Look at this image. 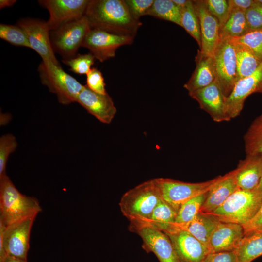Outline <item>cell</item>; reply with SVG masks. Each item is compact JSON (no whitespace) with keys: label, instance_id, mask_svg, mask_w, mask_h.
Masks as SVG:
<instances>
[{"label":"cell","instance_id":"6da1fadb","mask_svg":"<svg viewBox=\"0 0 262 262\" xmlns=\"http://www.w3.org/2000/svg\"><path fill=\"white\" fill-rule=\"evenodd\" d=\"M84 16L91 29L134 37L142 24L131 16L124 0H90Z\"/></svg>","mask_w":262,"mask_h":262},{"label":"cell","instance_id":"7a4b0ae2","mask_svg":"<svg viewBox=\"0 0 262 262\" xmlns=\"http://www.w3.org/2000/svg\"><path fill=\"white\" fill-rule=\"evenodd\" d=\"M162 199L155 178L126 192L122 196L119 205L122 214L130 222V230L147 221Z\"/></svg>","mask_w":262,"mask_h":262},{"label":"cell","instance_id":"3957f363","mask_svg":"<svg viewBox=\"0 0 262 262\" xmlns=\"http://www.w3.org/2000/svg\"><path fill=\"white\" fill-rule=\"evenodd\" d=\"M41 211L38 200L21 193L7 175L0 178V220L5 226L36 217Z\"/></svg>","mask_w":262,"mask_h":262},{"label":"cell","instance_id":"277c9868","mask_svg":"<svg viewBox=\"0 0 262 262\" xmlns=\"http://www.w3.org/2000/svg\"><path fill=\"white\" fill-rule=\"evenodd\" d=\"M262 204V193L238 189L211 213L220 222L242 226L256 214Z\"/></svg>","mask_w":262,"mask_h":262},{"label":"cell","instance_id":"5b68a950","mask_svg":"<svg viewBox=\"0 0 262 262\" xmlns=\"http://www.w3.org/2000/svg\"><path fill=\"white\" fill-rule=\"evenodd\" d=\"M38 71L42 83L56 95L62 104L76 102L78 96L85 86L64 71L61 65L49 61H42Z\"/></svg>","mask_w":262,"mask_h":262},{"label":"cell","instance_id":"8992f818","mask_svg":"<svg viewBox=\"0 0 262 262\" xmlns=\"http://www.w3.org/2000/svg\"><path fill=\"white\" fill-rule=\"evenodd\" d=\"M36 217L5 226L0 220V261L6 256L27 260L31 229Z\"/></svg>","mask_w":262,"mask_h":262},{"label":"cell","instance_id":"52a82bcc","mask_svg":"<svg viewBox=\"0 0 262 262\" xmlns=\"http://www.w3.org/2000/svg\"><path fill=\"white\" fill-rule=\"evenodd\" d=\"M221 176L198 183L185 182L169 178H158L155 179L162 199L177 212L186 201L209 191Z\"/></svg>","mask_w":262,"mask_h":262},{"label":"cell","instance_id":"ba28073f","mask_svg":"<svg viewBox=\"0 0 262 262\" xmlns=\"http://www.w3.org/2000/svg\"><path fill=\"white\" fill-rule=\"evenodd\" d=\"M213 58L216 80L224 96L228 98L239 80L235 45L231 38L220 40Z\"/></svg>","mask_w":262,"mask_h":262},{"label":"cell","instance_id":"9c48e42d","mask_svg":"<svg viewBox=\"0 0 262 262\" xmlns=\"http://www.w3.org/2000/svg\"><path fill=\"white\" fill-rule=\"evenodd\" d=\"M90 29L84 16L50 31V42L54 51L61 55L63 60L74 57Z\"/></svg>","mask_w":262,"mask_h":262},{"label":"cell","instance_id":"30bf717a","mask_svg":"<svg viewBox=\"0 0 262 262\" xmlns=\"http://www.w3.org/2000/svg\"><path fill=\"white\" fill-rule=\"evenodd\" d=\"M134 37L110 33L99 29H90L82 47L88 49L95 59L103 62L115 56L120 46L131 45Z\"/></svg>","mask_w":262,"mask_h":262},{"label":"cell","instance_id":"8fae6325","mask_svg":"<svg viewBox=\"0 0 262 262\" xmlns=\"http://www.w3.org/2000/svg\"><path fill=\"white\" fill-rule=\"evenodd\" d=\"M38 1L40 6L49 12V18L47 22L51 31L83 17L90 0H41Z\"/></svg>","mask_w":262,"mask_h":262},{"label":"cell","instance_id":"7c38bea8","mask_svg":"<svg viewBox=\"0 0 262 262\" xmlns=\"http://www.w3.org/2000/svg\"><path fill=\"white\" fill-rule=\"evenodd\" d=\"M17 25L25 32L31 49L40 56L42 61H49L60 65L51 46L50 30L47 21L35 18H22L17 22Z\"/></svg>","mask_w":262,"mask_h":262},{"label":"cell","instance_id":"4fadbf2b","mask_svg":"<svg viewBox=\"0 0 262 262\" xmlns=\"http://www.w3.org/2000/svg\"><path fill=\"white\" fill-rule=\"evenodd\" d=\"M257 93L262 94V63L251 75L239 79L227 98V114L230 120L240 115L246 98Z\"/></svg>","mask_w":262,"mask_h":262},{"label":"cell","instance_id":"5bb4252c","mask_svg":"<svg viewBox=\"0 0 262 262\" xmlns=\"http://www.w3.org/2000/svg\"><path fill=\"white\" fill-rule=\"evenodd\" d=\"M189 95L199 104L200 108L206 112L216 122L229 121L227 114L226 98L217 80L209 85Z\"/></svg>","mask_w":262,"mask_h":262},{"label":"cell","instance_id":"9a60e30c","mask_svg":"<svg viewBox=\"0 0 262 262\" xmlns=\"http://www.w3.org/2000/svg\"><path fill=\"white\" fill-rule=\"evenodd\" d=\"M134 232L142 238L143 249L153 252L160 262H181L165 233L148 226L140 228Z\"/></svg>","mask_w":262,"mask_h":262},{"label":"cell","instance_id":"2e32d148","mask_svg":"<svg viewBox=\"0 0 262 262\" xmlns=\"http://www.w3.org/2000/svg\"><path fill=\"white\" fill-rule=\"evenodd\" d=\"M165 233L181 262H203L210 253L207 246L186 231L176 229Z\"/></svg>","mask_w":262,"mask_h":262},{"label":"cell","instance_id":"e0dca14e","mask_svg":"<svg viewBox=\"0 0 262 262\" xmlns=\"http://www.w3.org/2000/svg\"><path fill=\"white\" fill-rule=\"evenodd\" d=\"M192 3L200 27L201 45L199 51L212 56L220 41L219 22L208 10L204 0H192Z\"/></svg>","mask_w":262,"mask_h":262},{"label":"cell","instance_id":"ac0fdd59","mask_svg":"<svg viewBox=\"0 0 262 262\" xmlns=\"http://www.w3.org/2000/svg\"><path fill=\"white\" fill-rule=\"evenodd\" d=\"M76 102L104 124L111 123L117 112L113 99L108 93L98 94L86 86L78 96Z\"/></svg>","mask_w":262,"mask_h":262},{"label":"cell","instance_id":"d6986e66","mask_svg":"<svg viewBox=\"0 0 262 262\" xmlns=\"http://www.w3.org/2000/svg\"><path fill=\"white\" fill-rule=\"evenodd\" d=\"M244 235L242 225L220 222L209 240L210 253L234 251Z\"/></svg>","mask_w":262,"mask_h":262},{"label":"cell","instance_id":"ffe728a7","mask_svg":"<svg viewBox=\"0 0 262 262\" xmlns=\"http://www.w3.org/2000/svg\"><path fill=\"white\" fill-rule=\"evenodd\" d=\"M236 169L221 176V179L208 192L201 212L211 213L222 205L233 193L239 189L236 178Z\"/></svg>","mask_w":262,"mask_h":262},{"label":"cell","instance_id":"44dd1931","mask_svg":"<svg viewBox=\"0 0 262 262\" xmlns=\"http://www.w3.org/2000/svg\"><path fill=\"white\" fill-rule=\"evenodd\" d=\"M236 169L239 188L248 191L255 190L262 176V154L246 156L239 162Z\"/></svg>","mask_w":262,"mask_h":262},{"label":"cell","instance_id":"7402d4cb","mask_svg":"<svg viewBox=\"0 0 262 262\" xmlns=\"http://www.w3.org/2000/svg\"><path fill=\"white\" fill-rule=\"evenodd\" d=\"M196 62L195 69L184 85L189 94L209 85L216 80L213 56L203 55L198 50Z\"/></svg>","mask_w":262,"mask_h":262},{"label":"cell","instance_id":"603a6c76","mask_svg":"<svg viewBox=\"0 0 262 262\" xmlns=\"http://www.w3.org/2000/svg\"><path fill=\"white\" fill-rule=\"evenodd\" d=\"M219 222L211 213L200 211L190 222L175 226L173 230L180 229L186 231L208 248L211 235Z\"/></svg>","mask_w":262,"mask_h":262},{"label":"cell","instance_id":"cb8c5ba5","mask_svg":"<svg viewBox=\"0 0 262 262\" xmlns=\"http://www.w3.org/2000/svg\"><path fill=\"white\" fill-rule=\"evenodd\" d=\"M177 213L175 210L162 199L154 209L149 219L131 231L134 232L140 228L148 226L164 233L170 232L174 229Z\"/></svg>","mask_w":262,"mask_h":262},{"label":"cell","instance_id":"d4e9b609","mask_svg":"<svg viewBox=\"0 0 262 262\" xmlns=\"http://www.w3.org/2000/svg\"><path fill=\"white\" fill-rule=\"evenodd\" d=\"M238 262H252L262 255V233L245 235L234 251Z\"/></svg>","mask_w":262,"mask_h":262},{"label":"cell","instance_id":"484cf974","mask_svg":"<svg viewBox=\"0 0 262 262\" xmlns=\"http://www.w3.org/2000/svg\"><path fill=\"white\" fill-rule=\"evenodd\" d=\"M233 42L235 45L239 79H241L254 73L262 63V60L245 45Z\"/></svg>","mask_w":262,"mask_h":262},{"label":"cell","instance_id":"4316f807","mask_svg":"<svg viewBox=\"0 0 262 262\" xmlns=\"http://www.w3.org/2000/svg\"><path fill=\"white\" fill-rule=\"evenodd\" d=\"M250 31L246 12L233 10L229 18L219 29L220 40L237 37L243 35Z\"/></svg>","mask_w":262,"mask_h":262},{"label":"cell","instance_id":"83f0119b","mask_svg":"<svg viewBox=\"0 0 262 262\" xmlns=\"http://www.w3.org/2000/svg\"><path fill=\"white\" fill-rule=\"evenodd\" d=\"M246 156L262 154V113L251 123L244 136Z\"/></svg>","mask_w":262,"mask_h":262},{"label":"cell","instance_id":"f1b7e54d","mask_svg":"<svg viewBox=\"0 0 262 262\" xmlns=\"http://www.w3.org/2000/svg\"><path fill=\"white\" fill-rule=\"evenodd\" d=\"M146 15L169 21L181 26L180 9L172 0H154Z\"/></svg>","mask_w":262,"mask_h":262},{"label":"cell","instance_id":"f546056e","mask_svg":"<svg viewBox=\"0 0 262 262\" xmlns=\"http://www.w3.org/2000/svg\"><path fill=\"white\" fill-rule=\"evenodd\" d=\"M208 192L189 199L181 206L177 212L175 226L190 222L198 213L207 197Z\"/></svg>","mask_w":262,"mask_h":262},{"label":"cell","instance_id":"4dcf8cb0","mask_svg":"<svg viewBox=\"0 0 262 262\" xmlns=\"http://www.w3.org/2000/svg\"><path fill=\"white\" fill-rule=\"evenodd\" d=\"M180 13L181 26L196 40L200 48L201 37L200 24L192 0H190L186 7L180 9Z\"/></svg>","mask_w":262,"mask_h":262},{"label":"cell","instance_id":"1f68e13d","mask_svg":"<svg viewBox=\"0 0 262 262\" xmlns=\"http://www.w3.org/2000/svg\"><path fill=\"white\" fill-rule=\"evenodd\" d=\"M0 38L12 45L31 49L25 32L18 25L0 24Z\"/></svg>","mask_w":262,"mask_h":262},{"label":"cell","instance_id":"d6a6232c","mask_svg":"<svg viewBox=\"0 0 262 262\" xmlns=\"http://www.w3.org/2000/svg\"><path fill=\"white\" fill-rule=\"evenodd\" d=\"M231 38L246 46L262 60V29L251 30L242 36Z\"/></svg>","mask_w":262,"mask_h":262},{"label":"cell","instance_id":"836d02e7","mask_svg":"<svg viewBox=\"0 0 262 262\" xmlns=\"http://www.w3.org/2000/svg\"><path fill=\"white\" fill-rule=\"evenodd\" d=\"M17 147L15 137L11 134L2 135L0 138V178L6 175V169L8 158Z\"/></svg>","mask_w":262,"mask_h":262},{"label":"cell","instance_id":"e575fe53","mask_svg":"<svg viewBox=\"0 0 262 262\" xmlns=\"http://www.w3.org/2000/svg\"><path fill=\"white\" fill-rule=\"evenodd\" d=\"M95 57L90 53L78 54L74 57L62 62L70 67V70L78 74H87L94 63Z\"/></svg>","mask_w":262,"mask_h":262},{"label":"cell","instance_id":"d590c367","mask_svg":"<svg viewBox=\"0 0 262 262\" xmlns=\"http://www.w3.org/2000/svg\"><path fill=\"white\" fill-rule=\"evenodd\" d=\"M204 0L208 10L218 20L220 28L229 18L231 13L228 0Z\"/></svg>","mask_w":262,"mask_h":262},{"label":"cell","instance_id":"8d00e7d4","mask_svg":"<svg viewBox=\"0 0 262 262\" xmlns=\"http://www.w3.org/2000/svg\"><path fill=\"white\" fill-rule=\"evenodd\" d=\"M91 91L100 94H106L104 79L101 72L97 68H91L86 75V85Z\"/></svg>","mask_w":262,"mask_h":262},{"label":"cell","instance_id":"74e56055","mask_svg":"<svg viewBox=\"0 0 262 262\" xmlns=\"http://www.w3.org/2000/svg\"><path fill=\"white\" fill-rule=\"evenodd\" d=\"M131 16L139 20V18L146 15L154 0H124Z\"/></svg>","mask_w":262,"mask_h":262},{"label":"cell","instance_id":"f35d334b","mask_svg":"<svg viewBox=\"0 0 262 262\" xmlns=\"http://www.w3.org/2000/svg\"><path fill=\"white\" fill-rule=\"evenodd\" d=\"M246 15L250 30L262 29V5L257 3L246 10Z\"/></svg>","mask_w":262,"mask_h":262},{"label":"cell","instance_id":"ab89813d","mask_svg":"<svg viewBox=\"0 0 262 262\" xmlns=\"http://www.w3.org/2000/svg\"><path fill=\"white\" fill-rule=\"evenodd\" d=\"M243 227L245 235L262 233V204L255 216Z\"/></svg>","mask_w":262,"mask_h":262},{"label":"cell","instance_id":"60d3db41","mask_svg":"<svg viewBox=\"0 0 262 262\" xmlns=\"http://www.w3.org/2000/svg\"><path fill=\"white\" fill-rule=\"evenodd\" d=\"M203 262H238L234 251L210 253Z\"/></svg>","mask_w":262,"mask_h":262},{"label":"cell","instance_id":"b9f144b4","mask_svg":"<svg viewBox=\"0 0 262 262\" xmlns=\"http://www.w3.org/2000/svg\"><path fill=\"white\" fill-rule=\"evenodd\" d=\"M228 1L230 12L233 10L246 12L250 8L257 5L256 0H229Z\"/></svg>","mask_w":262,"mask_h":262},{"label":"cell","instance_id":"7bdbcfd3","mask_svg":"<svg viewBox=\"0 0 262 262\" xmlns=\"http://www.w3.org/2000/svg\"><path fill=\"white\" fill-rule=\"evenodd\" d=\"M0 262H27V261L14 257L6 256L2 261H0Z\"/></svg>","mask_w":262,"mask_h":262},{"label":"cell","instance_id":"ee69618b","mask_svg":"<svg viewBox=\"0 0 262 262\" xmlns=\"http://www.w3.org/2000/svg\"><path fill=\"white\" fill-rule=\"evenodd\" d=\"M16 0H0V9L12 6Z\"/></svg>","mask_w":262,"mask_h":262},{"label":"cell","instance_id":"f6af8a7d","mask_svg":"<svg viewBox=\"0 0 262 262\" xmlns=\"http://www.w3.org/2000/svg\"><path fill=\"white\" fill-rule=\"evenodd\" d=\"M173 2L180 9L186 7L190 2L189 0H172Z\"/></svg>","mask_w":262,"mask_h":262},{"label":"cell","instance_id":"bcb514c9","mask_svg":"<svg viewBox=\"0 0 262 262\" xmlns=\"http://www.w3.org/2000/svg\"><path fill=\"white\" fill-rule=\"evenodd\" d=\"M256 191H257L259 192L262 193V176L261 177V178L260 179V182L259 183L258 185L255 189Z\"/></svg>","mask_w":262,"mask_h":262},{"label":"cell","instance_id":"7dc6e473","mask_svg":"<svg viewBox=\"0 0 262 262\" xmlns=\"http://www.w3.org/2000/svg\"><path fill=\"white\" fill-rule=\"evenodd\" d=\"M259 5H262V0H256Z\"/></svg>","mask_w":262,"mask_h":262}]
</instances>
